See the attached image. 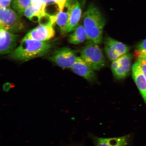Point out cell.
I'll return each mask as SVG.
<instances>
[{
	"mask_svg": "<svg viewBox=\"0 0 146 146\" xmlns=\"http://www.w3.org/2000/svg\"><path fill=\"white\" fill-rule=\"evenodd\" d=\"M67 0H57V2L60 11L62 10Z\"/></svg>",
	"mask_w": 146,
	"mask_h": 146,
	"instance_id": "7402d4cb",
	"label": "cell"
},
{
	"mask_svg": "<svg viewBox=\"0 0 146 146\" xmlns=\"http://www.w3.org/2000/svg\"><path fill=\"white\" fill-rule=\"evenodd\" d=\"M55 31L53 25H40L31 30L23 39H29L40 41L49 40L55 35Z\"/></svg>",
	"mask_w": 146,
	"mask_h": 146,
	"instance_id": "ba28073f",
	"label": "cell"
},
{
	"mask_svg": "<svg viewBox=\"0 0 146 146\" xmlns=\"http://www.w3.org/2000/svg\"><path fill=\"white\" fill-rule=\"evenodd\" d=\"M83 26L89 43L98 44L101 43L105 25L104 17L98 7L89 5L83 16Z\"/></svg>",
	"mask_w": 146,
	"mask_h": 146,
	"instance_id": "6da1fadb",
	"label": "cell"
},
{
	"mask_svg": "<svg viewBox=\"0 0 146 146\" xmlns=\"http://www.w3.org/2000/svg\"><path fill=\"white\" fill-rule=\"evenodd\" d=\"M52 47L48 42L23 39L19 46L10 54L9 57L17 61H26L44 56Z\"/></svg>",
	"mask_w": 146,
	"mask_h": 146,
	"instance_id": "7a4b0ae2",
	"label": "cell"
},
{
	"mask_svg": "<svg viewBox=\"0 0 146 146\" xmlns=\"http://www.w3.org/2000/svg\"><path fill=\"white\" fill-rule=\"evenodd\" d=\"M87 35L83 25H80L76 27L68 38V41L71 44L78 45L87 40Z\"/></svg>",
	"mask_w": 146,
	"mask_h": 146,
	"instance_id": "9a60e30c",
	"label": "cell"
},
{
	"mask_svg": "<svg viewBox=\"0 0 146 146\" xmlns=\"http://www.w3.org/2000/svg\"><path fill=\"white\" fill-rule=\"evenodd\" d=\"M71 68L75 74L89 82L94 81L96 79L94 70L80 56H77L75 62Z\"/></svg>",
	"mask_w": 146,
	"mask_h": 146,
	"instance_id": "9c48e42d",
	"label": "cell"
},
{
	"mask_svg": "<svg viewBox=\"0 0 146 146\" xmlns=\"http://www.w3.org/2000/svg\"><path fill=\"white\" fill-rule=\"evenodd\" d=\"M76 1V0H67L63 10L56 15V22L62 34L66 33L71 11Z\"/></svg>",
	"mask_w": 146,
	"mask_h": 146,
	"instance_id": "8fae6325",
	"label": "cell"
},
{
	"mask_svg": "<svg viewBox=\"0 0 146 146\" xmlns=\"http://www.w3.org/2000/svg\"><path fill=\"white\" fill-rule=\"evenodd\" d=\"M11 0H0V7L1 8H8L10 6Z\"/></svg>",
	"mask_w": 146,
	"mask_h": 146,
	"instance_id": "44dd1931",
	"label": "cell"
},
{
	"mask_svg": "<svg viewBox=\"0 0 146 146\" xmlns=\"http://www.w3.org/2000/svg\"><path fill=\"white\" fill-rule=\"evenodd\" d=\"M77 57L75 51L64 47L55 51L51 60L61 68L66 69L72 68Z\"/></svg>",
	"mask_w": 146,
	"mask_h": 146,
	"instance_id": "8992f818",
	"label": "cell"
},
{
	"mask_svg": "<svg viewBox=\"0 0 146 146\" xmlns=\"http://www.w3.org/2000/svg\"><path fill=\"white\" fill-rule=\"evenodd\" d=\"M44 0H32L31 5L39 8L43 13L46 14L44 9Z\"/></svg>",
	"mask_w": 146,
	"mask_h": 146,
	"instance_id": "d6986e66",
	"label": "cell"
},
{
	"mask_svg": "<svg viewBox=\"0 0 146 146\" xmlns=\"http://www.w3.org/2000/svg\"><path fill=\"white\" fill-rule=\"evenodd\" d=\"M90 137L95 146H128L130 139L128 135L110 138H100L93 135Z\"/></svg>",
	"mask_w": 146,
	"mask_h": 146,
	"instance_id": "30bf717a",
	"label": "cell"
},
{
	"mask_svg": "<svg viewBox=\"0 0 146 146\" xmlns=\"http://www.w3.org/2000/svg\"><path fill=\"white\" fill-rule=\"evenodd\" d=\"M135 56L136 59L146 58V39L141 42L137 46L135 52Z\"/></svg>",
	"mask_w": 146,
	"mask_h": 146,
	"instance_id": "ac0fdd59",
	"label": "cell"
},
{
	"mask_svg": "<svg viewBox=\"0 0 146 146\" xmlns=\"http://www.w3.org/2000/svg\"><path fill=\"white\" fill-rule=\"evenodd\" d=\"M32 0H13L12 6L20 17H22L25 11L31 5Z\"/></svg>",
	"mask_w": 146,
	"mask_h": 146,
	"instance_id": "e0dca14e",
	"label": "cell"
},
{
	"mask_svg": "<svg viewBox=\"0 0 146 146\" xmlns=\"http://www.w3.org/2000/svg\"><path fill=\"white\" fill-rule=\"evenodd\" d=\"M130 48L127 45L110 37L106 38L104 50L106 55L111 61H113L127 53Z\"/></svg>",
	"mask_w": 146,
	"mask_h": 146,
	"instance_id": "5b68a950",
	"label": "cell"
},
{
	"mask_svg": "<svg viewBox=\"0 0 146 146\" xmlns=\"http://www.w3.org/2000/svg\"><path fill=\"white\" fill-rule=\"evenodd\" d=\"M21 17L10 8L0 9L1 29L13 33L21 31L25 27Z\"/></svg>",
	"mask_w": 146,
	"mask_h": 146,
	"instance_id": "277c9868",
	"label": "cell"
},
{
	"mask_svg": "<svg viewBox=\"0 0 146 146\" xmlns=\"http://www.w3.org/2000/svg\"><path fill=\"white\" fill-rule=\"evenodd\" d=\"M132 70L133 79L146 103V79L137 61L133 65Z\"/></svg>",
	"mask_w": 146,
	"mask_h": 146,
	"instance_id": "7c38bea8",
	"label": "cell"
},
{
	"mask_svg": "<svg viewBox=\"0 0 146 146\" xmlns=\"http://www.w3.org/2000/svg\"><path fill=\"white\" fill-rule=\"evenodd\" d=\"M46 14L39 8L31 5L26 9L24 13L25 17L34 22H39L42 16Z\"/></svg>",
	"mask_w": 146,
	"mask_h": 146,
	"instance_id": "2e32d148",
	"label": "cell"
},
{
	"mask_svg": "<svg viewBox=\"0 0 146 146\" xmlns=\"http://www.w3.org/2000/svg\"><path fill=\"white\" fill-rule=\"evenodd\" d=\"M132 59V55L129 52L119 58V66L113 72L116 79H123L129 74L130 71Z\"/></svg>",
	"mask_w": 146,
	"mask_h": 146,
	"instance_id": "4fadbf2b",
	"label": "cell"
},
{
	"mask_svg": "<svg viewBox=\"0 0 146 146\" xmlns=\"http://www.w3.org/2000/svg\"><path fill=\"white\" fill-rule=\"evenodd\" d=\"M11 1H13V0H11Z\"/></svg>",
	"mask_w": 146,
	"mask_h": 146,
	"instance_id": "603a6c76",
	"label": "cell"
},
{
	"mask_svg": "<svg viewBox=\"0 0 146 146\" xmlns=\"http://www.w3.org/2000/svg\"><path fill=\"white\" fill-rule=\"evenodd\" d=\"M81 57L94 70H100L105 66L104 56L98 44L89 43L80 53Z\"/></svg>",
	"mask_w": 146,
	"mask_h": 146,
	"instance_id": "3957f363",
	"label": "cell"
},
{
	"mask_svg": "<svg viewBox=\"0 0 146 146\" xmlns=\"http://www.w3.org/2000/svg\"><path fill=\"white\" fill-rule=\"evenodd\" d=\"M19 36L2 29H0V54H10L16 48Z\"/></svg>",
	"mask_w": 146,
	"mask_h": 146,
	"instance_id": "52a82bcc",
	"label": "cell"
},
{
	"mask_svg": "<svg viewBox=\"0 0 146 146\" xmlns=\"http://www.w3.org/2000/svg\"><path fill=\"white\" fill-rule=\"evenodd\" d=\"M141 69L142 72L146 79V58H139L137 59Z\"/></svg>",
	"mask_w": 146,
	"mask_h": 146,
	"instance_id": "ffe728a7",
	"label": "cell"
},
{
	"mask_svg": "<svg viewBox=\"0 0 146 146\" xmlns=\"http://www.w3.org/2000/svg\"><path fill=\"white\" fill-rule=\"evenodd\" d=\"M82 13L81 5L79 2L76 1L71 11L69 22L66 33L73 31L78 26Z\"/></svg>",
	"mask_w": 146,
	"mask_h": 146,
	"instance_id": "5bb4252c",
	"label": "cell"
}]
</instances>
